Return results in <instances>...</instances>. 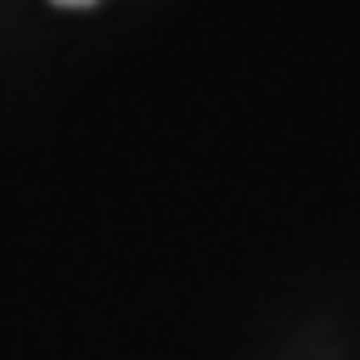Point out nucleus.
I'll return each instance as SVG.
<instances>
[{
  "label": "nucleus",
  "mask_w": 360,
  "mask_h": 360,
  "mask_svg": "<svg viewBox=\"0 0 360 360\" xmlns=\"http://www.w3.org/2000/svg\"><path fill=\"white\" fill-rule=\"evenodd\" d=\"M53 5H70V9H83V5H96V0H53Z\"/></svg>",
  "instance_id": "obj_1"
}]
</instances>
